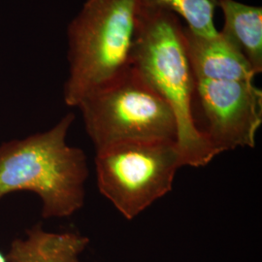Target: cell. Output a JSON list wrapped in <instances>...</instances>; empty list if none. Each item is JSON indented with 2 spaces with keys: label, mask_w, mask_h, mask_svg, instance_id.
Instances as JSON below:
<instances>
[{
  "label": "cell",
  "mask_w": 262,
  "mask_h": 262,
  "mask_svg": "<svg viewBox=\"0 0 262 262\" xmlns=\"http://www.w3.org/2000/svg\"><path fill=\"white\" fill-rule=\"evenodd\" d=\"M74 120L68 113L48 130L0 145V199L33 192L46 220L68 217L83 208L90 170L84 150L66 141Z\"/></svg>",
  "instance_id": "1"
},
{
  "label": "cell",
  "mask_w": 262,
  "mask_h": 262,
  "mask_svg": "<svg viewBox=\"0 0 262 262\" xmlns=\"http://www.w3.org/2000/svg\"><path fill=\"white\" fill-rule=\"evenodd\" d=\"M131 66L165 100L177 122L184 166L202 167L217 156L192 110L195 81L187 59L183 25L173 14L141 10Z\"/></svg>",
  "instance_id": "2"
},
{
  "label": "cell",
  "mask_w": 262,
  "mask_h": 262,
  "mask_svg": "<svg viewBox=\"0 0 262 262\" xmlns=\"http://www.w3.org/2000/svg\"><path fill=\"white\" fill-rule=\"evenodd\" d=\"M141 7L139 0H86L69 25L66 105L110 84L131 67Z\"/></svg>",
  "instance_id": "3"
},
{
  "label": "cell",
  "mask_w": 262,
  "mask_h": 262,
  "mask_svg": "<svg viewBox=\"0 0 262 262\" xmlns=\"http://www.w3.org/2000/svg\"><path fill=\"white\" fill-rule=\"evenodd\" d=\"M77 107L95 151L127 142L177 141L171 108L132 66Z\"/></svg>",
  "instance_id": "4"
},
{
  "label": "cell",
  "mask_w": 262,
  "mask_h": 262,
  "mask_svg": "<svg viewBox=\"0 0 262 262\" xmlns=\"http://www.w3.org/2000/svg\"><path fill=\"white\" fill-rule=\"evenodd\" d=\"M95 154L98 189L126 220L165 196L184 166L176 141L120 143Z\"/></svg>",
  "instance_id": "5"
},
{
  "label": "cell",
  "mask_w": 262,
  "mask_h": 262,
  "mask_svg": "<svg viewBox=\"0 0 262 262\" xmlns=\"http://www.w3.org/2000/svg\"><path fill=\"white\" fill-rule=\"evenodd\" d=\"M204 135L217 155L254 148L262 123V92L253 81L195 82Z\"/></svg>",
  "instance_id": "6"
},
{
  "label": "cell",
  "mask_w": 262,
  "mask_h": 262,
  "mask_svg": "<svg viewBox=\"0 0 262 262\" xmlns=\"http://www.w3.org/2000/svg\"><path fill=\"white\" fill-rule=\"evenodd\" d=\"M183 36L195 82L253 81V68L220 30L213 35H198L183 26Z\"/></svg>",
  "instance_id": "7"
},
{
  "label": "cell",
  "mask_w": 262,
  "mask_h": 262,
  "mask_svg": "<svg viewBox=\"0 0 262 262\" xmlns=\"http://www.w3.org/2000/svg\"><path fill=\"white\" fill-rule=\"evenodd\" d=\"M90 239L76 232H50L39 223L27 230L26 238L10 245L8 262H83L80 255Z\"/></svg>",
  "instance_id": "8"
},
{
  "label": "cell",
  "mask_w": 262,
  "mask_h": 262,
  "mask_svg": "<svg viewBox=\"0 0 262 262\" xmlns=\"http://www.w3.org/2000/svg\"><path fill=\"white\" fill-rule=\"evenodd\" d=\"M224 15L220 30L233 43L257 75L262 71V8L236 0H222Z\"/></svg>",
  "instance_id": "9"
},
{
  "label": "cell",
  "mask_w": 262,
  "mask_h": 262,
  "mask_svg": "<svg viewBox=\"0 0 262 262\" xmlns=\"http://www.w3.org/2000/svg\"><path fill=\"white\" fill-rule=\"evenodd\" d=\"M222 0H139L141 10L166 12L184 19L186 28L198 35H213L215 10Z\"/></svg>",
  "instance_id": "10"
},
{
  "label": "cell",
  "mask_w": 262,
  "mask_h": 262,
  "mask_svg": "<svg viewBox=\"0 0 262 262\" xmlns=\"http://www.w3.org/2000/svg\"><path fill=\"white\" fill-rule=\"evenodd\" d=\"M0 262H8L6 258V255H4L1 252H0Z\"/></svg>",
  "instance_id": "11"
}]
</instances>
